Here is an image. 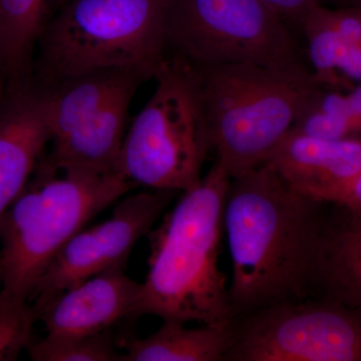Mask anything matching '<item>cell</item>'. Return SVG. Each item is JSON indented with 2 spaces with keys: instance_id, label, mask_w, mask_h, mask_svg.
I'll list each match as a JSON object with an SVG mask.
<instances>
[{
  "instance_id": "obj_1",
  "label": "cell",
  "mask_w": 361,
  "mask_h": 361,
  "mask_svg": "<svg viewBox=\"0 0 361 361\" xmlns=\"http://www.w3.org/2000/svg\"><path fill=\"white\" fill-rule=\"evenodd\" d=\"M327 206L293 189L269 161L232 178L223 214L231 320L314 297Z\"/></svg>"
},
{
  "instance_id": "obj_2",
  "label": "cell",
  "mask_w": 361,
  "mask_h": 361,
  "mask_svg": "<svg viewBox=\"0 0 361 361\" xmlns=\"http://www.w3.org/2000/svg\"><path fill=\"white\" fill-rule=\"evenodd\" d=\"M230 180L216 161L147 234L149 271L141 283L134 318L153 315L163 322L229 326V283L219 256Z\"/></svg>"
},
{
  "instance_id": "obj_3",
  "label": "cell",
  "mask_w": 361,
  "mask_h": 361,
  "mask_svg": "<svg viewBox=\"0 0 361 361\" xmlns=\"http://www.w3.org/2000/svg\"><path fill=\"white\" fill-rule=\"evenodd\" d=\"M135 187L118 172L59 167L44 153L0 222V295L28 301L61 249Z\"/></svg>"
},
{
  "instance_id": "obj_4",
  "label": "cell",
  "mask_w": 361,
  "mask_h": 361,
  "mask_svg": "<svg viewBox=\"0 0 361 361\" xmlns=\"http://www.w3.org/2000/svg\"><path fill=\"white\" fill-rule=\"evenodd\" d=\"M171 1L68 0L40 37L33 80L49 87L106 68H134L155 78L168 56Z\"/></svg>"
},
{
  "instance_id": "obj_5",
  "label": "cell",
  "mask_w": 361,
  "mask_h": 361,
  "mask_svg": "<svg viewBox=\"0 0 361 361\" xmlns=\"http://www.w3.org/2000/svg\"><path fill=\"white\" fill-rule=\"evenodd\" d=\"M195 66L200 75L213 149L231 179L269 160L308 97L320 87L304 66Z\"/></svg>"
},
{
  "instance_id": "obj_6",
  "label": "cell",
  "mask_w": 361,
  "mask_h": 361,
  "mask_svg": "<svg viewBox=\"0 0 361 361\" xmlns=\"http://www.w3.org/2000/svg\"><path fill=\"white\" fill-rule=\"evenodd\" d=\"M155 80L153 96L126 133L116 171L137 187L186 191L200 180L213 149L200 75L174 54Z\"/></svg>"
},
{
  "instance_id": "obj_7",
  "label": "cell",
  "mask_w": 361,
  "mask_h": 361,
  "mask_svg": "<svg viewBox=\"0 0 361 361\" xmlns=\"http://www.w3.org/2000/svg\"><path fill=\"white\" fill-rule=\"evenodd\" d=\"M151 78L144 71L106 68L45 87L51 144L47 159L59 167L118 172L130 103Z\"/></svg>"
},
{
  "instance_id": "obj_8",
  "label": "cell",
  "mask_w": 361,
  "mask_h": 361,
  "mask_svg": "<svg viewBox=\"0 0 361 361\" xmlns=\"http://www.w3.org/2000/svg\"><path fill=\"white\" fill-rule=\"evenodd\" d=\"M168 49L199 66H303L283 18L262 0H172Z\"/></svg>"
},
{
  "instance_id": "obj_9",
  "label": "cell",
  "mask_w": 361,
  "mask_h": 361,
  "mask_svg": "<svg viewBox=\"0 0 361 361\" xmlns=\"http://www.w3.org/2000/svg\"><path fill=\"white\" fill-rule=\"evenodd\" d=\"M230 332L225 361H361V308L326 297L233 318Z\"/></svg>"
},
{
  "instance_id": "obj_10",
  "label": "cell",
  "mask_w": 361,
  "mask_h": 361,
  "mask_svg": "<svg viewBox=\"0 0 361 361\" xmlns=\"http://www.w3.org/2000/svg\"><path fill=\"white\" fill-rule=\"evenodd\" d=\"M177 191L148 190L127 196L109 219L78 232L52 259L35 284L32 307L106 271L125 269L133 249L151 231Z\"/></svg>"
},
{
  "instance_id": "obj_11",
  "label": "cell",
  "mask_w": 361,
  "mask_h": 361,
  "mask_svg": "<svg viewBox=\"0 0 361 361\" xmlns=\"http://www.w3.org/2000/svg\"><path fill=\"white\" fill-rule=\"evenodd\" d=\"M51 142L47 90L30 78L1 94L0 222Z\"/></svg>"
},
{
  "instance_id": "obj_12",
  "label": "cell",
  "mask_w": 361,
  "mask_h": 361,
  "mask_svg": "<svg viewBox=\"0 0 361 361\" xmlns=\"http://www.w3.org/2000/svg\"><path fill=\"white\" fill-rule=\"evenodd\" d=\"M140 291L141 283L127 276L125 269L116 268L32 308L49 336H87L111 329L125 318H134Z\"/></svg>"
},
{
  "instance_id": "obj_13",
  "label": "cell",
  "mask_w": 361,
  "mask_h": 361,
  "mask_svg": "<svg viewBox=\"0 0 361 361\" xmlns=\"http://www.w3.org/2000/svg\"><path fill=\"white\" fill-rule=\"evenodd\" d=\"M268 161L296 191L329 203L361 173V137L332 141L290 130Z\"/></svg>"
},
{
  "instance_id": "obj_14",
  "label": "cell",
  "mask_w": 361,
  "mask_h": 361,
  "mask_svg": "<svg viewBox=\"0 0 361 361\" xmlns=\"http://www.w3.org/2000/svg\"><path fill=\"white\" fill-rule=\"evenodd\" d=\"M314 297L361 308V210L329 203L318 242Z\"/></svg>"
},
{
  "instance_id": "obj_15",
  "label": "cell",
  "mask_w": 361,
  "mask_h": 361,
  "mask_svg": "<svg viewBox=\"0 0 361 361\" xmlns=\"http://www.w3.org/2000/svg\"><path fill=\"white\" fill-rule=\"evenodd\" d=\"M68 0H0L2 92L32 78L37 44L44 28Z\"/></svg>"
},
{
  "instance_id": "obj_16",
  "label": "cell",
  "mask_w": 361,
  "mask_h": 361,
  "mask_svg": "<svg viewBox=\"0 0 361 361\" xmlns=\"http://www.w3.org/2000/svg\"><path fill=\"white\" fill-rule=\"evenodd\" d=\"M186 323L163 322L144 339L123 336L116 345L126 349L122 361H225L231 343L227 327L202 325L189 329Z\"/></svg>"
},
{
  "instance_id": "obj_17",
  "label": "cell",
  "mask_w": 361,
  "mask_h": 361,
  "mask_svg": "<svg viewBox=\"0 0 361 361\" xmlns=\"http://www.w3.org/2000/svg\"><path fill=\"white\" fill-rule=\"evenodd\" d=\"M301 23L316 82L329 89L343 92L350 89L344 77L361 47L350 44L337 32L330 20L329 7L322 4L311 7Z\"/></svg>"
},
{
  "instance_id": "obj_18",
  "label": "cell",
  "mask_w": 361,
  "mask_h": 361,
  "mask_svg": "<svg viewBox=\"0 0 361 361\" xmlns=\"http://www.w3.org/2000/svg\"><path fill=\"white\" fill-rule=\"evenodd\" d=\"M113 330L87 336H49L26 348L33 361H122Z\"/></svg>"
},
{
  "instance_id": "obj_19",
  "label": "cell",
  "mask_w": 361,
  "mask_h": 361,
  "mask_svg": "<svg viewBox=\"0 0 361 361\" xmlns=\"http://www.w3.org/2000/svg\"><path fill=\"white\" fill-rule=\"evenodd\" d=\"M37 320V313L28 301L0 295V361L18 360L33 341Z\"/></svg>"
},
{
  "instance_id": "obj_20",
  "label": "cell",
  "mask_w": 361,
  "mask_h": 361,
  "mask_svg": "<svg viewBox=\"0 0 361 361\" xmlns=\"http://www.w3.org/2000/svg\"><path fill=\"white\" fill-rule=\"evenodd\" d=\"M310 97L297 116L290 130L332 141L361 137V116L320 110L310 104Z\"/></svg>"
},
{
  "instance_id": "obj_21",
  "label": "cell",
  "mask_w": 361,
  "mask_h": 361,
  "mask_svg": "<svg viewBox=\"0 0 361 361\" xmlns=\"http://www.w3.org/2000/svg\"><path fill=\"white\" fill-rule=\"evenodd\" d=\"M282 18H291L302 20L306 13L315 4H322V0H262Z\"/></svg>"
},
{
  "instance_id": "obj_22",
  "label": "cell",
  "mask_w": 361,
  "mask_h": 361,
  "mask_svg": "<svg viewBox=\"0 0 361 361\" xmlns=\"http://www.w3.org/2000/svg\"><path fill=\"white\" fill-rule=\"evenodd\" d=\"M329 203L349 210H361V173L348 186L337 192Z\"/></svg>"
},
{
  "instance_id": "obj_23",
  "label": "cell",
  "mask_w": 361,
  "mask_h": 361,
  "mask_svg": "<svg viewBox=\"0 0 361 361\" xmlns=\"http://www.w3.org/2000/svg\"><path fill=\"white\" fill-rule=\"evenodd\" d=\"M345 94L350 110L355 115L361 116V84L353 85L351 89L346 90Z\"/></svg>"
},
{
  "instance_id": "obj_24",
  "label": "cell",
  "mask_w": 361,
  "mask_h": 361,
  "mask_svg": "<svg viewBox=\"0 0 361 361\" xmlns=\"http://www.w3.org/2000/svg\"><path fill=\"white\" fill-rule=\"evenodd\" d=\"M348 6L357 7L361 9V0H348Z\"/></svg>"
},
{
  "instance_id": "obj_25",
  "label": "cell",
  "mask_w": 361,
  "mask_h": 361,
  "mask_svg": "<svg viewBox=\"0 0 361 361\" xmlns=\"http://www.w3.org/2000/svg\"><path fill=\"white\" fill-rule=\"evenodd\" d=\"M2 85H4V78H2V63L1 56H0V90L2 89Z\"/></svg>"
}]
</instances>
